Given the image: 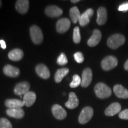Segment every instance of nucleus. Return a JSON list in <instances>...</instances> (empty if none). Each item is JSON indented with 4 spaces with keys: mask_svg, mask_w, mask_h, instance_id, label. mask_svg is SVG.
I'll use <instances>...</instances> for the list:
<instances>
[{
    "mask_svg": "<svg viewBox=\"0 0 128 128\" xmlns=\"http://www.w3.org/2000/svg\"><path fill=\"white\" fill-rule=\"evenodd\" d=\"M94 92L99 98H106L112 95V90L104 83L99 82L96 85Z\"/></svg>",
    "mask_w": 128,
    "mask_h": 128,
    "instance_id": "f257e3e1",
    "label": "nucleus"
},
{
    "mask_svg": "<svg viewBox=\"0 0 128 128\" xmlns=\"http://www.w3.org/2000/svg\"><path fill=\"white\" fill-rule=\"evenodd\" d=\"M125 42V38L123 35L114 34L108 38L107 44L111 49H115L122 45Z\"/></svg>",
    "mask_w": 128,
    "mask_h": 128,
    "instance_id": "f03ea898",
    "label": "nucleus"
},
{
    "mask_svg": "<svg viewBox=\"0 0 128 128\" xmlns=\"http://www.w3.org/2000/svg\"><path fill=\"white\" fill-rule=\"evenodd\" d=\"M30 34L32 40L36 44H40L44 40V34L39 26L33 25L30 28Z\"/></svg>",
    "mask_w": 128,
    "mask_h": 128,
    "instance_id": "7ed1b4c3",
    "label": "nucleus"
},
{
    "mask_svg": "<svg viewBox=\"0 0 128 128\" xmlns=\"http://www.w3.org/2000/svg\"><path fill=\"white\" fill-rule=\"evenodd\" d=\"M93 114L94 111L92 108L89 106L85 107L81 112L80 116L78 117V121H79L80 124H87L93 116Z\"/></svg>",
    "mask_w": 128,
    "mask_h": 128,
    "instance_id": "20e7f679",
    "label": "nucleus"
},
{
    "mask_svg": "<svg viewBox=\"0 0 128 128\" xmlns=\"http://www.w3.org/2000/svg\"><path fill=\"white\" fill-rule=\"evenodd\" d=\"M118 61L116 57L113 56H108L105 57L102 61V67L105 71H109L115 68L118 65Z\"/></svg>",
    "mask_w": 128,
    "mask_h": 128,
    "instance_id": "39448f33",
    "label": "nucleus"
},
{
    "mask_svg": "<svg viewBox=\"0 0 128 128\" xmlns=\"http://www.w3.org/2000/svg\"><path fill=\"white\" fill-rule=\"evenodd\" d=\"M30 85L28 81H22L16 85L14 88V92L16 95H24L26 93L29 92Z\"/></svg>",
    "mask_w": 128,
    "mask_h": 128,
    "instance_id": "423d86ee",
    "label": "nucleus"
},
{
    "mask_svg": "<svg viewBox=\"0 0 128 128\" xmlns=\"http://www.w3.org/2000/svg\"><path fill=\"white\" fill-rule=\"evenodd\" d=\"M92 79V72L90 68L84 69L82 71L81 77V86L82 87L86 88L90 85Z\"/></svg>",
    "mask_w": 128,
    "mask_h": 128,
    "instance_id": "0eeeda50",
    "label": "nucleus"
},
{
    "mask_svg": "<svg viewBox=\"0 0 128 128\" xmlns=\"http://www.w3.org/2000/svg\"><path fill=\"white\" fill-rule=\"evenodd\" d=\"M71 26V22L67 18H62L58 20L56 28L59 33H64L68 31Z\"/></svg>",
    "mask_w": 128,
    "mask_h": 128,
    "instance_id": "6e6552de",
    "label": "nucleus"
},
{
    "mask_svg": "<svg viewBox=\"0 0 128 128\" xmlns=\"http://www.w3.org/2000/svg\"><path fill=\"white\" fill-rule=\"evenodd\" d=\"M52 112L54 116L58 120H63L66 117L67 113L64 108L59 104H54L52 107Z\"/></svg>",
    "mask_w": 128,
    "mask_h": 128,
    "instance_id": "1a4fd4ad",
    "label": "nucleus"
},
{
    "mask_svg": "<svg viewBox=\"0 0 128 128\" xmlns=\"http://www.w3.org/2000/svg\"><path fill=\"white\" fill-rule=\"evenodd\" d=\"M44 12L48 17L55 18L60 17L63 13V10L58 6H49L46 8Z\"/></svg>",
    "mask_w": 128,
    "mask_h": 128,
    "instance_id": "9d476101",
    "label": "nucleus"
},
{
    "mask_svg": "<svg viewBox=\"0 0 128 128\" xmlns=\"http://www.w3.org/2000/svg\"><path fill=\"white\" fill-rule=\"evenodd\" d=\"M35 70H36L37 74L43 79L47 80L50 77V74L49 70L44 64H38L36 66Z\"/></svg>",
    "mask_w": 128,
    "mask_h": 128,
    "instance_id": "9b49d317",
    "label": "nucleus"
},
{
    "mask_svg": "<svg viewBox=\"0 0 128 128\" xmlns=\"http://www.w3.org/2000/svg\"><path fill=\"white\" fill-rule=\"evenodd\" d=\"M3 72L6 76H9V77L16 78L19 76L20 71V70L17 67L7 64V65H5L3 68Z\"/></svg>",
    "mask_w": 128,
    "mask_h": 128,
    "instance_id": "f8f14e48",
    "label": "nucleus"
},
{
    "mask_svg": "<svg viewBox=\"0 0 128 128\" xmlns=\"http://www.w3.org/2000/svg\"><path fill=\"white\" fill-rule=\"evenodd\" d=\"M102 33L99 30L95 29L93 31L92 36L87 41L88 45L90 47H94L97 46L102 39Z\"/></svg>",
    "mask_w": 128,
    "mask_h": 128,
    "instance_id": "ddd939ff",
    "label": "nucleus"
},
{
    "mask_svg": "<svg viewBox=\"0 0 128 128\" xmlns=\"http://www.w3.org/2000/svg\"><path fill=\"white\" fill-rule=\"evenodd\" d=\"M94 14V10L92 8H88L81 15L79 23L81 26H86L90 23V21Z\"/></svg>",
    "mask_w": 128,
    "mask_h": 128,
    "instance_id": "4468645a",
    "label": "nucleus"
},
{
    "mask_svg": "<svg viewBox=\"0 0 128 128\" xmlns=\"http://www.w3.org/2000/svg\"><path fill=\"white\" fill-rule=\"evenodd\" d=\"M29 8V1L18 0L16 2V9L19 13L24 14L27 13Z\"/></svg>",
    "mask_w": 128,
    "mask_h": 128,
    "instance_id": "2eb2a0df",
    "label": "nucleus"
},
{
    "mask_svg": "<svg viewBox=\"0 0 128 128\" xmlns=\"http://www.w3.org/2000/svg\"><path fill=\"white\" fill-rule=\"evenodd\" d=\"M121 105L119 103H113L105 110V114L108 116H113L121 111Z\"/></svg>",
    "mask_w": 128,
    "mask_h": 128,
    "instance_id": "dca6fc26",
    "label": "nucleus"
},
{
    "mask_svg": "<svg viewBox=\"0 0 128 128\" xmlns=\"http://www.w3.org/2000/svg\"><path fill=\"white\" fill-rule=\"evenodd\" d=\"M5 106L8 108H22L24 106L23 101L18 99L8 98L5 101Z\"/></svg>",
    "mask_w": 128,
    "mask_h": 128,
    "instance_id": "f3484780",
    "label": "nucleus"
},
{
    "mask_svg": "<svg viewBox=\"0 0 128 128\" xmlns=\"http://www.w3.org/2000/svg\"><path fill=\"white\" fill-rule=\"evenodd\" d=\"M79 105V100L74 92H71L69 95V100L65 103V106L70 109H74L77 108Z\"/></svg>",
    "mask_w": 128,
    "mask_h": 128,
    "instance_id": "a211bd4d",
    "label": "nucleus"
},
{
    "mask_svg": "<svg viewBox=\"0 0 128 128\" xmlns=\"http://www.w3.org/2000/svg\"><path fill=\"white\" fill-rule=\"evenodd\" d=\"M108 19L107 10L104 7H101L97 10V23L98 25H103L106 23Z\"/></svg>",
    "mask_w": 128,
    "mask_h": 128,
    "instance_id": "6ab92c4d",
    "label": "nucleus"
},
{
    "mask_svg": "<svg viewBox=\"0 0 128 128\" xmlns=\"http://www.w3.org/2000/svg\"><path fill=\"white\" fill-rule=\"evenodd\" d=\"M6 113L8 116L16 119H22L24 116V111L22 108H8Z\"/></svg>",
    "mask_w": 128,
    "mask_h": 128,
    "instance_id": "aec40b11",
    "label": "nucleus"
},
{
    "mask_svg": "<svg viewBox=\"0 0 128 128\" xmlns=\"http://www.w3.org/2000/svg\"><path fill=\"white\" fill-rule=\"evenodd\" d=\"M36 100V94L33 92H28L23 96V102L26 107H31Z\"/></svg>",
    "mask_w": 128,
    "mask_h": 128,
    "instance_id": "412c9836",
    "label": "nucleus"
},
{
    "mask_svg": "<svg viewBox=\"0 0 128 128\" xmlns=\"http://www.w3.org/2000/svg\"><path fill=\"white\" fill-rule=\"evenodd\" d=\"M113 91L117 97L120 98H128V90L122 85L117 84L113 88Z\"/></svg>",
    "mask_w": 128,
    "mask_h": 128,
    "instance_id": "4be33fe9",
    "label": "nucleus"
},
{
    "mask_svg": "<svg viewBox=\"0 0 128 128\" xmlns=\"http://www.w3.org/2000/svg\"><path fill=\"white\" fill-rule=\"evenodd\" d=\"M24 56L23 51L20 49H14L8 53V58L13 61H18L23 58Z\"/></svg>",
    "mask_w": 128,
    "mask_h": 128,
    "instance_id": "5701e85b",
    "label": "nucleus"
},
{
    "mask_svg": "<svg viewBox=\"0 0 128 128\" xmlns=\"http://www.w3.org/2000/svg\"><path fill=\"white\" fill-rule=\"evenodd\" d=\"M70 72L68 68H62L58 69L55 74V81L56 83H60L63 78L66 76Z\"/></svg>",
    "mask_w": 128,
    "mask_h": 128,
    "instance_id": "b1692460",
    "label": "nucleus"
},
{
    "mask_svg": "<svg viewBox=\"0 0 128 128\" xmlns=\"http://www.w3.org/2000/svg\"><path fill=\"white\" fill-rule=\"evenodd\" d=\"M70 16L71 21L74 24H76L78 22H79L81 14L79 10L76 7H72L70 10Z\"/></svg>",
    "mask_w": 128,
    "mask_h": 128,
    "instance_id": "393cba45",
    "label": "nucleus"
},
{
    "mask_svg": "<svg viewBox=\"0 0 128 128\" xmlns=\"http://www.w3.org/2000/svg\"><path fill=\"white\" fill-rule=\"evenodd\" d=\"M73 41L75 44H79L81 42V34H80V28L76 27L73 31Z\"/></svg>",
    "mask_w": 128,
    "mask_h": 128,
    "instance_id": "a878e982",
    "label": "nucleus"
},
{
    "mask_svg": "<svg viewBox=\"0 0 128 128\" xmlns=\"http://www.w3.org/2000/svg\"><path fill=\"white\" fill-rule=\"evenodd\" d=\"M81 78H80V76L78 75H74L73 76V78H72V82L70 83V87L71 88H76L78 86L81 84Z\"/></svg>",
    "mask_w": 128,
    "mask_h": 128,
    "instance_id": "bb28decb",
    "label": "nucleus"
},
{
    "mask_svg": "<svg viewBox=\"0 0 128 128\" xmlns=\"http://www.w3.org/2000/svg\"><path fill=\"white\" fill-rule=\"evenodd\" d=\"M56 62L58 65H61V66L66 65L68 63V59H67V57L65 55V54H64V53H61L58 58Z\"/></svg>",
    "mask_w": 128,
    "mask_h": 128,
    "instance_id": "cd10ccee",
    "label": "nucleus"
},
{
    "mask_svg": "<svg viewBox=\"0 0 128 128\" xmlns=\"http://www.w3.org/2000/svg\"><path fill=\"white\" fill-rule=\"evenodd\" d=\"M0 128H12V124L6 118H0Z\"/></svg>",
    "mask_w": 128,
    "mask_h": 128,
    "instance_id": "c85d7f7f",
    "label": "nucleus"
},
{
    "mask_svg": "<svg viewBox=\"0 0 128 128\" xmlns=\"http://www.w3.org/2000/svg\"><path fill=\"white\" fill-rule=\"evenodd\" d=\"M74 59L76 60V61L78 64H81L84 62V57L83 54L81 52H77L75 53L74 55Z\"/></svg>",
    "mask_w": 128,
    "mask_h": 128,
    "instance_id": "c756f323",
    "label": "nucleus"
},
{
    "mask_svg": "<svg viewBox=\"0 0 128 128\" xmlns=\"http://www.w3.org/2000/svg\"><path fill=\"white\" fill-rule=\"evenodd\" d=\"M119 117L121 119L128 120V109H125L120 112Z\"/></svg>",
    "mask_w": 128,
    "mask_h": 128,
    "instance_id": "7c9ffc66",
    "label": "nucleus"
},
{
    "mask_svg": "<svg viewBox=\"0 0 128 128\" xmlns=\"http://www.w3.org/2000/svg\"><path fill=\"white\" fill-rule=\"evenodd\" d=\"M118 10H119V11H120V12H127V11H128V2L124 3V4L120 5L119 7Z\"/></svg>",
    "mask_w": 128,
    "mask_h": 128,
    "instance_id": "2f4dec72",
    "label": "nucleus"
},
{
    "mask_svg": "<svg viewBox=\"0 0 128 128\" xmlns=\"http://www.w3.org/2000/svg\"><path fill=\"white\" fill-rule=\"evenodd\" d=\"M0 45H1V48L3 49H6V47H7L6 42L4 40H0Z\"/></svg>",
    "mask_w": 128,
    "mask_h": 128,
    "instance_id": "473e14b6",
    "label": "nucleus"
},
{
    "mask_svg": "<svg viewBox=\"0 0 128 128\" xmlns=\"http://www.w3.org/2000/svg\"><path fill=\"white\" fill-rule=\"evenodd\" d=\"M124 69H125L126 70H127V71H128V60H126V62H125V64H124Z\"/></svg>",
    "mask_w": 128,
    "mask_h": 128,
    "instance_id": "72a5a7b5",
    "label": "nucleus"
},
{
    "mask_svg": "<svg viewBox=\"0 0 128 128\" xmlns=\"http://www.w3.org/2000/svg\"><path fill=\"white\" fill-rule=\"evenodd\" d=\"M80 0H71V2L72 3H76V2H80Z\"/></svg>",
    "mask_w": 128,
    "mask_h": 128,
    "instance_id": "f704fd0d",
    "label": "nucleus"
},
{
    "mask_svg": "<svg viewBox=\"0 0 128 128\" xmlns=\"http://www.w3.org/2000/svg\"><path fill=\"white\" fill-rule=\"evenodd\" d=\"M1 7H2V1L0 0V8H1Z\"/></svg>",
    "mask_w": 128,
    "mask_h": 128,
    "instance_id": "c9c22d12",
    "label": "nucleus"
}]
</instances>
